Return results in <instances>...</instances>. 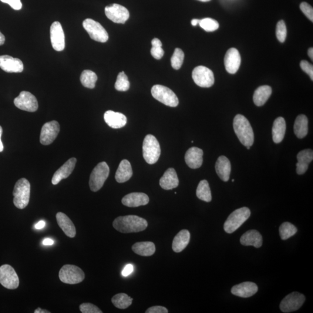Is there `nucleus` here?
<instances>
[{"label":"nucleus","mask_w":313,"mask_h":313,"mask_svg":"<svg viewBox=\"0 0 313 313\" xmlns=\"http://www.w3.org/2000/svg\"><path fill=\"white\" fill-rule=\"evenodd\" d=\"M134 271V266L133 265L129 264L126 266L123 269L122 271V275L124 277H127L130 275Z\"/></svg>","instance_id":"49"},{"label":"nucleus","mask_w":313,"mask_h":313,"mask_svg":"<svg viewBox=\"0 0 313 313\" xmlns=\"http://www.w3.org/2000/svg\"><path fill=\"white\" fill-rule=\"evenodd\" d=\"M287 26L283 20H281L277 23V27H276V36L279 42L284 43L287 38Z\"/></svg>","instance_id":"42"},{"label":"nucleus","mask_w":313,"mask_h":313,"mask_svg":"<svg viewBox=\"0 0 313 313\" xmlns=\"http://www.w3.org/2000/svg\"><path fill=\"white\" fill-rule=\"evenodd\" d=\"M110 174V168L106 162L100 163L94 168L89 178V187L93 192L99 191L103 186Z\"/></svg>","instance_id":"6"},{"label":"nucleus","mask_w":313,"mask_h":313,"mask_svg":"<svg viewBox=\"0 0 313 313\" xmlns=\"http://www.w3.org/2000/svg\"><path fill=\"white\" fill-rule=\"evenodd\" d=\"M258 291V286L254 282H244L232 287L231 292L237 297L247 298L254 295Z\"/></svg>","instance_id":"21"},{"label":"nucleus","mask_w":313,"mask_h":313,"mask_svg":"<svg viewBox=\"0 0 313 313\" xmlns=\"http://www.w3.org/2000/svg\"><path fill=\"white\" fill-rule=\"evenodd\" d=\"M304 295L298 292L291 293L282 299L280 308L282 312L291 313L298 311L305 302Z\"/></svg>","instance_id":"12"},{"label":"nucleus","mask_w":313,"mask_h":313,"mask_svg":"<svg viewBox=\"0 0 313 313\" xmlns=\"http://www.w3.org/2000/svg\"><path fill=\"white\" fill-rule=\"evenodd\" d=\"M5 41V36L3 35V34L1 32H0V45H4Z\"/></svg>","instance_id":"55"},{"label":"nucleus","mask_w":313,"mask_h":313,"mask_svg":"<svg viewBox=\"0 0 313 313\" xmlns=\"http://www.w3.org/2000/svg\"><path fill=\"white\" fill-rule=\"evenodd\" d=\"M146 313H168V311L166 308L161 306H153L147 310Z\"/></svg>","instance_id":"48"},{"label":"nucleus","mask_w":313,"mask_h":313,"mask_svg":"<svg viewBox=\"0 0 313 313\" xmlns=\"http://www.w3.org/2000/svg\"><path fill=\"white\" fill-rule=\"evenodd\" d=\"M106 123L113 129H119L126 125L127 117L124 114L108 110L104 114Z\"/></svg>","instance_id":"23"},{"label":"nucleus","mask_w":313,"mask_h":313,"mask_svg":"<svg viewBox=\"0 0 313 313\" xmlns=\"http://www.w3.org/2000/svg\"><path fill=\"white\" fill-rule=\"evenodd\" d=\"M233 128L240 142L245 146H252L254 143V133L247 118L237 114L234 119Z\"/></svg>","instance_id":"2"},{"label":"nucleus","mask_w":313,"mask_h":313,"mask_svg":"<svg viewBox=\"0 0 313 313\" xmlns=\"http://www.w3.org/2000/svg\"><path fill=\"white\" fill-rule=\"evenodd\" d=\"M60 280L67 284H77L82 282L85 278V274L82 269L77 266L66 265L59 272Z\"/></svg>","instance_id":"7"},{"label":"nucleus","mask_w":313,"mask_h":313,"mask_svg":"<svg viewBox=\"0 0 313 313\" xmlns=\"http://www.w3.org/2000/svg\"><path fill=\"white\" fill-rule=\"evenodd\" d=\"M308 55L310 58L312 59V61L313 60V48H310L308 50Z\"/></svg>","instance_id":"57"},{"label":"nucleus","mask_w":313,"mask_h":313,"mask_svg":"<svg viewBox=\"0 0 313 313\" xmlns=\"http://www.w3.org/2000/svg\"><path fill=\"white\" fill-rule=\"evenodd\" d=\"M0 68L7 73H21L24 65L21 60L9 55L0 56Z\"/></svg>","instance_id":"18"},{"label":"nucleus","mask_w":313,"mask_h":313,"mask_svg":"<svg viewBox=\"0 0 313 313\" xmlns=\"http://www.w3.org/2000/svg\"><path fill=\"white\" fill-rule=\"evenodd\" d=\"M57 223L67 237L74 238L76 236V229L70 219L62 213H58L56 215Z\"/></svg>","instance_id":"26"},{"label":"nucleus","mask_w":313,"mask_h":313,"mask_svg":"<svg viewBox=\"0 0 313 313\" xmlns=\"http://www.w3.org/2000/svg\"><path fill=\"white\" fill-rule=\"evenodd\" d=\"M60 126L58 121H52L44 124L40 134V142L43 145H49L58 136Z\"/></svg>","instance_id":"15"},{"label":"nucleus","mask_w":313,"mask_h":313,"mask_svg":"<svg viewBox=\"0 0 313 313\" xmlns=\"http://www.w3.org/2000/svg\"><path fill=\"white\" fill-rule=\"evenodd\" d=\"M250 147H251L250 146H247L248 150L250 149Z\"/></svg>","instance_id":"59"},{"label":"nucleus","mask_w":313,"mask_h":313,"mask_svg":"<svg viewBox=\"0 0 313 313\" xmlns=\"http://www.w3.org/2000/svg\"><path fill=\"white\" fill-rule=\"evenodd\" d=\"M0 284L9 289H15L19 285V279L14 268L9 265L0 267Z\"/></svg>","instance_id":"11"},{"label":"nucleus","mask_w":313,"mask_h":313,"mask_svg":"<svg viewBox=\"0 0 313 313\" xmlns=\"http://www.w3.org/2000/svg\"><path fill=\"white\" fill-rule=\"evenodd\" d=\"M203 150L196 147L190 148L185 154V161L191 169H197L201 167L203 163Z\"/></svg>","instance_id":"20"},{"label":"nucleus","mask_w":313,"mask_h":313,"mask_svg":"<svg viewBox=\"0 0 313 313\" xmlns=\"http://www.w3.org/2000/svg\"><path fill=\"white\" fill-rule=\"evenodd\" d=\"M294 133L299 139L304 138L308 133V120L307 117L301 114L296 119L294 124Z\"/></svg>","instance_id":"34"},{"label":"nucleus","mask_w":313,"mask_h":313,"mask_svg":"<svg viewBox=\"0 0 313 313\" xmlns=\"http://www.w3.org/2000/svg\"><path fill=\"white\" fill-rule=\"evenodd\" d=\"M77 159L76 158H71L59 168L58 170L53 174L52 179V183L53 185L58 184L60 181L66 179L73 173L75 169Z\"/></svg>","instance_id":"19"},{"label":"nucleus","mask_w":313,"mask_h":313,"mask_svg":"<svg viewBox=\"0 0 313 313\" xmlns=\"http://www.w3.org/2000/svg\"><path fill=\"white\" fill-rule=\"evenodd\" d=\"M192 78L198 86L203 88H210L215 83L213 71L203 66L195 67L192 72Z\"/></svg>","instance_id":"10"},{"label":"nucleus","mask_w":313,"mask_h":313,"mask_svg":"<svg viewBox=\"0 0 313 313\" xmlns=\"http://www.w3.org/2000/svg\"><path fill=\"white\" fill-rule=\"evenodd\" d=\"M190 240V233L187 230H181L174 237L173 242V250L175 252L179 253L186 248Z\"/></svg>","instance_id":"30"},{"label":"nucleus","mask_w":313,"mask_h":313,"mask_svg":"<svg viewBox=\"0 0 313 313\" xmlns=\"http://www.w3.org/2000/svg\"><path fill=\"white\" fill-rule=\"evenodd\" d=\"M83 26L84 29L89 34L90 38L95 41L106 43L108 40V33L99 22L92 19H87L84 20Z\"/></svg>","instance_id":"9"},{"label":"nucleus","mask_w":313,"mask_h":313,"mask_svg":"<svg viewBox=\"0 0 313 313\" xmlns=\"http://www.w3.org/2000/svg\"><path fill=\"white\" fill-rule=\"evenodd\" d=\"M143 156L146 162L154 164L159 160L161 148L159 141L152 134H147L143 143Z\"/></svg>","instance_id":"5"},{"label":"nucleus","mask_w":313,"mask_h":313,"mask_svg":"<svg viewBox=\"0 0 313 313\" xmlns=\"http://www.w3.org/2000/svg\"><path fill=\"white\" fill-rule=\"evenodd\" d=\"M184 58V53L180 48L175 49L174 54L172 56L171 62L172 67L174 69L179 70L183 65Z\"/></svg>","instance_id":"40"},{"label":"nucleus","mask_w":313,"mask_h":313,"mask_svg":"<svg viewBox=\"0 0 313 313\" xmlns=\"http://www.w3.org/2000/svg\"><path fill=\"white\" fill-rule=\"evenodd\" d=\"M133 175L132 167L129 161H121L116 171L115 178L117 182L122 183L126 182L131 179Z\"/></svg>","instance_id":"29"},{"label":"nucleus","mask_w":313,"mask_h":313,"mask_svg":"<svg viewBox=\"0 0 313 313\" xmlns=\"http://www.w3.org/2000/svg\"><path fill=\"white\" fill-rule=\"evenodd\" d=\"M152 46H162V43L159 39L155 38L151 41Z\"/></svg>","instance_id":"50"},{"label":"nucleus","mask_w":313,"mask_h":313,"mask_svg":"<svg viewBox=\"0 0 313 313\" xmlns=\"http://www.w3.org/2000/svg\"><path fill=\"white\" fill-rule=\"evenodd\" d=\"M272 93V89L270 86H263L259 87L254 94V102L257 106L264 105Z\"/></svg>","instance_id":"33"},{"label":"nucleus","mask_w":313,"mask_h":313,"mask_svg":"<svg viewBox=\"0 0 313 313\" xmlns=\"http://www.w3.org/2000/svg\"><path fill=\"white\" fill-rule=\"evenodd\" d=\"M0 1L9 4L15 10H20L22 8L21 0H0Z\"/></svg>","instance_id":"47"},{"label":"nucleus","mask_w":313,"mask_h":313,"mask_svg":"<svg viewBox=\"0 0 313 313\" xmlns=\"http://www.w3.org/2000/svg\"><path fill=\"white\" fill-rule=\"evenodd\" d=\"M251 216V211L247 207L237 209L232 213L224 224V230L227 233H233L241 226Z\"/></svg>","instance_id":"4"},{"label":"nucleus","mask_w":313,"mask_h":313,"mask_svg":"<svg viewBox=\"0 0 313 313\" xmlns=\"http://www.w3.org/2000/svg\"><path fill=\"white\" fill-rule=\"evenodd\" d=\"M231 168V163L226 157L222 156L218 158L215 164V170L222 180L227 181L229 180Z\"/></svg>","instance_id":"27"},{"label":"nucleus","mask_w":313,"mask_h":313,"mask_svg":"<svg viewBox=\"0 0 313 313\" xmlns=\"http://www.w3.org/2000/svg\"><path fill=\"white\" fill-rule=\"evenodd\" d=\"M104 11L107 18L114 23L124 24L130 18L129 10L120 4L107 5Z\"/></svg>","instance_id":"14"},{"label":"nucleus","mask_w":313,"mask_h":313,"mask_svg":"<svg viewBox=\"0 0 313 313\" xmlns=\"http://www.w3.org/2000/svg\"><path fill=\"white\" fill-rule=\"evenodd\" d=\"M2 134V129L1 126H0V152H2L3 150H4V146H3V144L1 141V136Z\"/></svg>","instance_id":"53"},{"label":"nucleus","mask_w":313,"mask_h":313,"mask_svg":"<svg viewBox=\"0 0 313 313\" xmlns=\"http://www.w3.org/2000/svg\"><path fill=\"white\" fill-rule=\"evenodd\" d=\"M133 251L142 257H150L156 252V246L152 242H139L133 245Z\"/></svg>","instance_id":"32"},{"label":"nucleus","mask_w":313,"mask_h":313,"mask_svg":"<svg viewBox=\"0 0 313 313\" xmlns=\"http://www.w3.org/2000/svg\"><path fill=\"white\" fill-rule=\"evenodd\" d=\"M13 204L18 209L25 208L29 203L30 184L28 180L22 178L16 181L13 188Z\"/></svg>","instance_id":"3"},{"label":"nucleus","mask_w":313,"mask_h":313,"mask_svg":"<svg viewBox=\"0 0 313 313\" xmlns=\"http://www.w3.org/2000/svg\"><path fill=\"white\" fill-rule=\"evenodd\" d=\"M133 299L124 293H120L114 296L112 299L113 304L116 308L126 309L133 304Z\"/></svg>","instance_id":"36"},{"label":"nucleus","mask_w":313,"mask_h":313,"mask_svg":"<svg viewBox=\"0 0 313 313\" xmlns=\"http://www.w3.org/2000/svg\"><path fill=\"white\" fill-rule=\"evenodd\" d=\"M199 25L201 28L208 32H214L220 28V25L216 20L210 18L200 20Z\"/></svg>","instance_id":"41"},{"label":"nucleus","mask_w":313,"mask_h":313,"mask_svg":"<svg viewBox=\"0 0 313 313\" xmlns=\"http://www.w3.org/2000/svg\"><path fill=\"white\" fill-rule=\"evenodd\" d=\"M50 42L53 48L62 51L65 48V37L61 24L58 21L52 23L50 28Z\"/></svg>","instance_id":"16"},{"label":"nucleus","mask_w":313,"mask_h":313,"mask_svg":"<svg viewBox=\"0 0 313 313\" xmlns=\"http://www.w3.org/2000/svg\"><path fill=\"white\" fill-rule=\"evenodd\" d=\"M197 197L200 200L205 202H211L212 200L211 191L210 185L206 180H203L198 185L196 190Z\"/></svg>","instance_id":"35"},{"label":"nucleus","mask_w":313,"mask_h":313,"mask_svg":"<svg viewBox=\"0 0 313 313\" xmlns=\"http://www.w3.org/2000/svg\"><path fill=\"white\" fill-rule=\"evenodd\" d=\"M16 107L29 112H35L39 108L38 101L32 93L28 91H22L14 99Z\"/></svg>","instance_id":"13"},{"label":"nucleus","mask_w":313,"mask_h":313,"mask_svg":"<svg viewBox=\"0 0 313 313\" xmlns=\"http://www.w3.org/2000/svg\"><path fill=\"white\" fill-rule=\"evenodd\" d=\"M200 21V20L199 19H194L191 22V25H192L193 26H196L198 24H199Z\"/></svg>","instance_id":"56"},{"label":"nucleus","mask_w":313,"mask_h":313,"mask_svg":"<svg viewBox=\"0 0 313 313\" xmlns=\"http://www.w3.org/2000/svg\"><path fill=\"white\" fill-rule=\"evenodd\" d=\"M301 67L303 71H304L306 73L310 76V78L313 80V66L312 64L309 63L306 60H302L301 62Z\"/></svg>","instance_id":"45"},{"label":"nucleus","mask_w":313,"mask_h":313,"mask_svg":"<svg viewBox=\"0 0 313 313\" xmlns=\"http://www.w3.org/2000/svg\"><path fill=\"white\" fill-rule=\"evenodd\" d=\"M53 244H54V241L50 238H45L43 241V244L45 245H52Z\"/></svg>","instance_id":"52"},{"label":"nucleus","mask_w":313,"mask_h":313,"mask_svg":"<svg viewBox=\"0 0 313 313\" xmlns=\"http://www.w3.org/2000/svg\"><path fill=\"white\" fill-rule=\"evenodd\" d=\"M151 92L154 98L165 105L175 107L179 104V99L176 94L167 87L155 85L151 89Z\"/></svg>","instance_id":"8"},{"label":"nucleus","mask_w":313,"mask_h":313,"mask_svg":"<svg viewBox=\"0 0 313 313\" xmlns=\"http://www.w3.org/2000/svg\"><path fill=\"white\" fill-rule=\"evenodd\" d=\"M225 70L230 74L236 73L241 65V58L238 50L234 48L228 49L224 56Z\"/></svg>","instance_id":"17"},{"label":"nucleus","mask_w":313,"mask_h":313,"mask_svg":"<svg viewBox=\"0 0 313 313\" xmlns=\"http://www.w3.org/2000/svg\"><path fill=\"white\" fill-rule=\"evenodd\" d=\"M113 227L122 233H137L146 229L148 223L144 218L136 215H127L115 219Z\"/></svg>","instance_id":"1"},{"label":"nucleus","mask_w":313,"mask_h":313,"mask_svg":"<svg viewBox=\"0 0 313 313\" xmlns=\"http://www.w3.org/2000/svg\"><path fill=\"white\" fill-rule=\"evenodd\" d=\"M297 228L289 222H284L279 228L281 238L282 240H286L287 239L294 236L297 233Z\"/></svg>","instance_id":"38"},{"label":"nucleus","mask_w":313,"mask_h":313,"mask_svg":"<svg viewBox=\"0 0 313 313\" xmlns=\"http://www.w3.org/2000/svg\"><path fill=\"white\" fill-rule=\"evenodd\" d=\"M179 183L176 171L173 168H170L165 172L160 180L161 187L166 190H173V188H177Z\"/></svg>","instance_id":"24"},{"label":"nucleus","mask_w":313,"mask_h":313,"mask_svg":"<svg viewBox=\"0 0 313 313\" xmlns=\"http://www.w3.org/2000/svg\"><path fill=\"white\" fill-rule=\"evenodd\" d=\"M80 310L81 312L83 313H102L103 312L97 307L90 303H84L80 306Z\"/></svg>","instance_id":"43"},{"label":"nucleus","mask_w":313,"mask_h":313,"mask_svg":"<svg viewBox=\"0 0 313 313\" xmlns=\"http://www.w3.org/2000/svg\"><path fill=\"white\" fill-rule=\"evenodd\" d=\"M121 201L125 206L136 208L147 205L149 203V198L145 193H132L124 196Z\"/></svg>","instance_id":"22"},{"label":"nucleus","mask_w":313,"mask_h":313,"mask_svg":"<svg viewBox=\"0 0 313 313\" xmlns=\"http://www.w3.org/2000/svg\"><path fill=\"white\" fill-rule=\"evenodd\" d=\"M50 312L46 311V310L42 309V308H38L35 311V313H50Z\"/></svg>","instance_id":"54"},{"label":"nucleus","mask_w":313,"mask_h":313,"mask_svg":"<svg viewBox=\"0 0 313 313\" xmlns=\"http://www.w3.org/2000/svg\"><path fill=\"white\" fill-rule=\"evenodd\" d=\"M151 54L156 59L159 60L162 58L164 55L162 46H152L151 49Z\"/></svg>","instance_id":"46"},{"label":"nucleus","mask_w":313,"mask_h":313,"mask_svg":"<svg viewBox=\"0 0 313 313\" xmlns=\"http://www.w3.org/2000/svg\"><path fill=\"white\" fill-rule=\"evenodd\" d=\"M297 173L298 175L304 174L307 171L309 165L313 159V151L311 149L302 150L297 155Z\"/></svg>","instance_id":"28"},{"label":"nucleus","mask_w":313,"mask_h":313,"mask_svg":"<svg viewBox=\"0 0 313 313\" xmlns=\"http://www.w3.org/2000/svg\"><path fill=\"white\" fill-rule=\"evenodd\" d=\"M286 132V123L283 117L276 119L272 126V140L275 143H280L284 139Z\"/></svg>","instance_id":"31"},{"label":"nucleus","mask_w":313,"mask_h":313,"mask_svg":"<svg viewBox=\"0 0 313 313\" xmlns=\"http://www.w3.org/2000/svg\"><path fill=\"white\" fill-rule=\"evenodd\" d=\"M45 222L43 221H40L35 225V227L37 229H42V228L45 227Z\"/></svg>","instance_id":"51"},{"label":"nucleus","mask_w":313,"mask_h":313,"mask_svg":"<svg viewBox=\"0 0 313 313\" xmlns=\"http://www.w3.org/2000/svg\"><path fill=\"white\" fill-rule=\"evenodd\" d=\"M232 181H233V182H234V179L232 180Z\"/></svg>","instance_id":"60"},{"label":"nucleus","mask_w":313,"mask_h":313,"mask_svg":"<svg viewBox=\"0 0 313 313\" xmlns=\"http://www.w3.org/2000/svg\"><path fill=\"white\" fill-rule=\"evenodd\" d=\"M97 80L96 74L89 70H84L80 77L81 83L83 86L89 89L95 88Z\"/></svg>","instance_id":"37"},{"label":"nucleus","mask_w":313,"mask_h":313,"mask_svg":"<svg viewBox=\"0 0 313 313\" xmlns=\"http://www.w3.org/2000/svg\"><path fill=\"white\" fill-rule=\"evenodd\" d=\"M301 11L308 17L309 20L313 22V9L311 5L306 2H303L300 5Z\"/></svg>","instance_id":"44"},{"label":"nucleus","mask_w":313,"mask_h":313,"mask_svg":"<svg viewBox=\"0 0 313 313\" xmlns=\"http://www.w3.org/2000/svg\"><path fill=\"white\" fill-rule=\"evenodd\" d=\"M198 1H200L201 2H208V1H210L211 0H198Z\"/></svg>","instance_id":"58"},{"label":"nucleus","mask_w":313,"mask_h":313,"mask_svg":"<svg viewBox=\"0 0 313 313\" xmlns=\"http://www.w3.org/2000/svg\"><path fill=\"white\" fill-rule=\"evenodd\" d=\"M240 243L244 246H254L259 248L263 244V238L262 235L257 230H249L242 235Z\"/></svg>","instance_id":"25"},{"label":"nucleus","mask_w":313,"mask_h":313,"mask_svg":"<svg viewBox=\"0 0 313 313\" xmlns=\"http://www.w3.org/2000/svg\"><path fill=\"white\" fill-rule=\"evenodd\" d=\"M130 83L128 77L124 72H121L117 76L115 83V89L119 91L125 92L130 89Z\"/></svg>","instance_id":"39"}]
</instances>
